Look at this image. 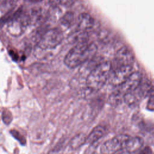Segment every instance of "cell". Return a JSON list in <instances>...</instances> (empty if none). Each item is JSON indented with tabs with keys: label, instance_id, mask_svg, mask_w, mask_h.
<instances>
[{
	"label": "cell",
	"instance_id": "cell-5",
	"mask_svg": "<svg viewBox=\"0 0 154 154\" xmlns=\"http://www.w3.org/2000/svg\"><path fill=\"white\" fill-rule=\"evenodd\" d=\"M133 72L132 64L121 65L112 67L108 80L112 85L117 87L122 84Z\"/></svg>",
	"mask_w": 154,
	"mask_h": 154
},
{
	"label": "cell",
	"instance_id": "cell-14",
	"mask_svg": "<svg viewBox=\"0 0 154 154\" xmlns=\"http://www.w3.org/2000/svg\"><path fill=\"white\" fill-rule=\"evenodd\" d=\"M147 108L149 110H154V90L152 91V92L149 96Z\"/></svg>",
	"mask_w": 154,
	"mask_h": 154
},
{
	"label": "cell",
	"instance_id": "cell-12",
	"mask_svg": "<svg viewBox=\"0 0 154 154\" xmlns=\"http://www.w3.org/2000/svg\"><path fill=\"white\" fill-rule=\"evenodd\" d=\"M143 99L137 88L126 93L123 96L125 102L129 106H134Z\"/></svg>",
	"mask_w": 154,
	"mask_h": 154
},
{
	"label": "cell",
	"instance_id": "cell-17",
	"mask_svg": "<svg viewBox=\"0 0 154 154\" xmlns=\"http://www.w3.org/2000/svg\"><path fill=\"white\" fill-rule=\"evenodd\" d=\"M138 154H152V151L149 147H146L143 149Z\"/></svg>",
	"mask_w": 154,
	"mask_h": 154
},
{
	"label": "cell",
	"instance_id": "cell-4",
	"mask_svg": "<svg viewBox=\"0 0 154 154\" xmlns=\"http://www.w3.org/2000/svg\"><path fill=\"white\" fill-rule=\"evenodd\" d=\"M131 136L127 134H120L112 137L103 143L100 148L101 154H115L125 150L126 143Z\"/></svg>",
	"mask_w": 154,
	"mask_h": 154
},
{
	"label": "cell",
	"instance_id": "cell-18",
	"mask_svg": "<svg viewBox=\"0 0 154 154\" xmlns=\"http://www.w3.org/2000/svg\"><path fill=\"white\" fill-rule=\"evenodd\" d=\"M18 0H6V3L10 6H13L16 4Z\"/></svg>",
	"mask_w": 154,
	"mask_h": 154
},
{
	"label": "cell",
	"instance_id": "cell-3",
	"mask_svg": "<svg viewBox=\"0 0 154 154\" xmlns=\"http://www.w3.org/2000/svg\"><path fill=\"white\" fill-rule=\"evenodd\" d=\"M63 39V35L60 29H49L41 35L38 41L37 47L43 50L52 49L60 45Z\"/></svg>",
	"mask_w": 154,
	"mask_h": 154
},
{
	"label": "cell",
	"instance_id": "cell-10",
	"mask_svg": "<svg viewBox=\"0 0 154 154\" xmlns=\"http://www.w3.org/2000/svg\"><path fill=\"white\" fill-rule=\"evenodd\" d=\"M144 144L143 140L140 137H130L125 150L129 153H134L140 150Z\"/></svg>",
	"mask_w": 154,
	"mask_h": 154
},
{
	"label": "cell",
	"instance_id": "cell-13",
	"mask_svg": "<svg viewBox=\"0 0 154 154\" xmlns=\"http://www.w3.org/2000/svg\"><path fill=\"white\" fill-rule=\"evenodd\" d=\"M74 22V14L71 11L66 12L60 19V22L63 26L69 28L73 24Z\"/></svg>",
	"mask_w": 154,
	"mask_h": 154
},
{
	"label": "cell",
	"instance_id": "cell-1",
	"mask_svg": "<svg viewBox=\"0 0 154 154\" xmlns=\"http://www.w3.org/2000/svg\"><path fill=\"white\" fill-rule=\"evenodd\" d=\"M97 51L94 43H81L75 45L65 56L64 62L66 66L74 69L88 60L93 58Z\"/></svg>",
	"mask_w": 154,
	"mask_h": 154
},
{
	"label": "cell",
	"instance_id": "cell-2",
	"mask_svg": "<svg viewBox=\"0 0 154 154\" xmlns=\"http://www.w3.org/2000/svg\"><path fill=\"white\" fill-rule=\"evenodd\" d=\"M111 69V62L105 61L99 63L87 76V88L91 91L100 90L109 79Z\"/></svg>",
	"mask_w": 154,
	"mask_h": 154
},
{
	"label": "cell",
	"instance_id": "cell-8",
	"mask_svg": "<svg viewBox=\"0 0 154 154\" xmlns=\"http://www.w3.org/2000/svg\"><path fill=\"white\" fill-rule=\"evenodd\" d=\"M78 29L87 31L91 29L94 25V20L89 14L81 13L78 17Z\"/></svg>",
	"mask_w": 154,
	"mask_h": 154
},
{
	"label": "cell",
	"instance_id": "cell-16",
	"mask_svg": "<svg viewBox=\"0 0 154 154\" xmlns=\"http://www.w3.org/2000/svg\"><path fill=\"white\" fill-rule=\"evenodd\" d=\"M49 5L53 7V8H56L58 7V5L60 4V0H48Z\"/></svg>",
	"mask_w": 154,
	"mask_h": 154
},
{
	"label": "cell",
	"instance_id": "cell-11",
	"mask_svg": "<svg viewBox=\"0 0 154 154\" xmlns=\"http://www.w3.org/2000/svg\"><path fill=\"white\" fill-rule=\"evenodd\" d=\"M89 39L87 31L78 29L72 32L68 37V41L72 44H78L81 43H87Z\"/></svg>",
	"mask_w": 154,
	"mask_h": 154
},
{
	"label": "cell",
	"instance_id": "cell-9",
	"mask_svg": "<svg viewBox=\"0 0 154 154\" xmlns=\"http://www.w3.org/2000/svg\"><path fill=\"white\" fill-rule=\"evenodd\" d=\"M106 132V128L102 125L94 127L90 133L86 137L85 143L92 144L101 138Z\"/></svg>",
	"mask_w": 154,
	"mask_h": 154
},
{
	"label": "cell",
	"instance_id": "cell-15",
	"mask_svg": "<svg viewBox=\"0 0 154 154\" xmlns=\"http://www.w3.org/2000/svg\"><path fill=\"white\" fill-rule=\"evenodd\" d=\"M76 0H60V4L66 7H70L73 5Z\"/></svg>",
	"mask_w": 154,
	"mask_h": 154
},
{
	"label": "cell",
	"instance_id": "cell-7",
	"mask_svg": "<svg viewBox=\"0 0 154 154\" xmlns=\"http://www.w3.org/2000/svg\"><path fill=\"white\" fill-rule=\"evenodd\" d=\"M134 60V57L131 51L126 47H122L117 51L115 58L111 62L112 68L121 65L132 64Z\"/></svg>",
	"mask_w": 154,
	"mask_h": 154
},
{
	"label": "cell",
	"instance_id": "cell-19",
	"mask_svg": "<svg viewBox=\"0 0 154 154\" xmlns=\"http://www.w3.org/2000/svg\"><path fill=\"white\" fill-rule=\"evenodd\" d=\"M27 1L30 2H32V3H37V2H41L43 0H27Z\"/></svg>",
	"mask_w": 154,
	"mask_h": 154
},
{
	"label": "cell",
	"instance_id": "cell-20",
	"mask_svg": "<svg viewBox=\"0 0 154 154\" xmlns=\"http://www.w3.org/2000/svg\"><path fill=\"white\" fill-rule=\"evenodd\" d=\"M118 154H122V153H118Z\"/></svg>",
	"mask_w": 154,
	"mask_h": 154
},
{
	"label": "cell",
	"instance_id": "cell-6",
	"mask_svg": "<svg viewBox=\"0 0 154 154\" xmlns=\"http://www.w3.org/2000/svg\"><path fill=\"white\" fill-rule=\"evenodd\" d=\"M141 82V73L138 71L133 72L122 84L116 87V90L122 96H124L126 93L137 88Z\"/></svg>",
	"mask_w": 154,
	"mask_h": 154
}]
</instances>
